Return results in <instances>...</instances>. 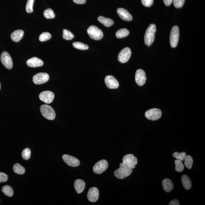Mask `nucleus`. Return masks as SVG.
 Returning <instances> with one entry per match:
<instances>
[{
	"instance_id": "obj_1",
	"label": "nucleus",
	"mask_w": 205,
	"mask_h": 205,
	"mask_svg": "<svg viewBox=\"0 0 205 205\" xmlns=\"http://www.w3.org/2000/svg\"><path fill=\"white\" fill-rule=\"evenodd\" d=\"M156 32V25L154 24L150 25L147 29L144 36V42L147 45L150 46L154 42Z\"/></svg>"
},
{
	"instance_id": "obj_2",
	"label": "nucleus",
	"mask_w": 205,
	"mask_h": 205,
	"mask_svg": "<svg viewBox=\"0 0 205 205\" xmlns=\"http://www.w3.org/2000/svg\"><path fill=\"white\" fill-rule=\"evenodd\" d=\"M132 172V169L125 167L121 163L119 168L114 172V174L118 179H122L130 176Z\"/></svg>"
},
{
	"instance_id": "obj_3",
	"label": "nucleus",
	"mask_w": 205,
	"mask_h": 205,
	"mask_svg": "<svg viewBox=\"0 0 205 205\" xmlns=\"http://www.w3.org/2000/svg\"><path fill=\"white\" fill-rule=\"evenodd\" d=\"M40 110L42 115L46 119L49 120H53L56 117V113L53 107L51 106L43 104L40 107Z\"/></svg>"
},
{
	"instance_id": "obj_4",
	"label": "nucleus",
	"mask_w": 205,
	"mask_h": 205,
	"mask_svg": "<svg viewBox=\"0 0 205 205\" xmlns=\"http://www.w3.org/2000/svg\"><path fill=\"white\" fill-rule=\"evenodd\" d=\"M87 32L90 37L94 40H101L104 36V34L101 30L94 25H91L88 28Z\"/></svg>"
},
{
	"instance_id": "obj_5",
	"label": "nucleus",
	"mask_w": 205,
	"mask_h": 205,
	"mask_svg": "<svg viewBox=\"0 0 205 205\" xmlns=\"http://www.w3.org/2000/svg\"><path fill=\"white\" fill-rule=\"evenodd\" d=\"M122 164L131 169H134L137 163V159L132 154L125 155L122 159Z\"/></svg>"
},
{
	"instance_id": "obj_6",
	"label": "nucleus",
	"mask_w": 205,
	"mask_h": 205,
	"mask_svg": "<svg viewBox=\"0 0 205 205\" xmlns=\"http://www.w3.org/2000/svg\"><path fill=\"white\" fill-rule=\"evenodd\" d=\"M179 38V29L177 25H175L171 29L170 35V43L172 47L177 46Z\"/></svg>"
},
{
	"instance_id": "obj_7",
	"label": "nucleus",
	"mask_w": 205,
	"mask_h": 205,
	"mask_svg": "<svg viewBox=\"0 0 205 205\" xmlns=\"http://www.w3.org/2000/svg\"><path fill=\"white\" fill-rule=\"evenodd\" d=\"M162 112L159 109H151L145 113V116L147 119L152 121H156L161 118Z\"/></svg>"
},
{
	"instance_id": "obj_8",
	"label": "nucleus",
	"mask_w": 205,
	"mask_h": 205,
	"mask_svg": "<svg viewBox=\"0 0 205 205\" xmlns=\"http://www.w3.org/2000/svg\"><path fill=\"white\" fill-rule=\"evenodd\" d=\"M1 62L6 68L8 69H11L13 66L12 59L11 56L8 52H3L1 56Z\"/></svg>"
},
{
	"instance_id": "obj_9",
	"label": "nucleus",
	"mask_w": 205,
	"mask_h": 205,
	"mask_svg": "<svg viewBox=\"0 0 205 205\" xmlns=\"http://www.w3.org/2000/svg\"><path fill=\"white\" fill-rule=\"evenodd\" d=\"M108 166L107 161L105 160H102L98 161L94 165L93 170L95 173L101 174L106 171Z\"/></svg>"
},
{
	"instance_id": "obj_10",
	"label": "nucleus",
	"mask_w": 205,
	"mask_h": 205,
	"mask_svg": "<svg viewBox=\"0 0 205 205\" xmlns=\"http://www.w3.org/2000/svg\"><path fill=\"white\" fill-rule=\"evenodd\" d=\"M131 49L126 47L120 52L118 55V60L122 63H125L129 60L131 57Z\"/></svg>"
},
{
	"instance_id": "obj_11",
	"label": "nucleus",
	"mask_w": 205,
	"mask_h": 205,
	"mask_svg": "<svg viewBox=\"0 0 205 205\" xmlns=\"http://www.w3.org/2000/svg\"><path fill=\"white\" fill-rule=\"evenodd\" d=\"M49 80V75L45 73H37L33 77V81L36 84H43L47 82Z\"/></svg>"
},
{
	"instance_id": "obj_12",
	"label": "nucleus",
	"mask_w": 205,
	"mask_h": 205,
	"mask_svg": "<svg viewBox=\"0 0 205 205\" xmlns=\"http://www.w3.org/2000/svg\"><path fill=\"white\" fill-rule=\"evenodd\" d=\"M41 101L46 104H49L53 101L55 98L54 94L51 91H45L41 92L39 95Z\"/></svg>"
},
{
	"instance_id": "obj_13",
	"label": "nucleus",
	"mask_w": 205,
	"mask_h": 205,
	"mask_svg": "<svg viewBox=\"0 0 205 205\" xmlns=\"http://www.w3.org/2000/svg\"><path fill=\"white\" fill-rule=\"evenodd\" d=\"M62 158L64 162L70 167H78L80 165V161L74 157L65 154L63 155Z\"/></svg>"
},
{
	"instance_id": "obj_14",
	"label": "nucleus",
	"mask_w": 205,
	"mask_h": 205,
	"mask_svg": "<svg viewBox=\"0 0 205 205\" xmlns=\"http://www.w3.org/2000/svg\"><path fill=\"white\" fill-rule=\"evenodd\" d=\"M104 81L106 86L109 89H117L119 87V82L113 76L108 75L106 76Z\"/></svg>"
},
{
	"instance_id": "obj_15",
	"label": "nucleus",
	"mask_w": 205,
	"mask_h": 205,
	"mask_svg": "<svg viewBox=\"0 0 205 205\" xmlns=\"http://www.w3.org/2000/svg\"><path fill=\"white\" fill-rule=\"evenodd\" d=\"M146 73L142 69L137 70L135 74V81L137 85L142 86L145 84L146 81Z\"/></svg>"
},
{
	"instance_id": "obj_16",
	"label": "nucleus",
	"mask_w": 205,
	"mask_h": 205,
	"mask_svg": "<svg viewBox=\"0 0 205 205\" xmlns=\"http://www.w3.org/2000/svg\"><path fill=\"white\" fill-rule=\"evenodd\" d=\"M99 197V191L96 187L90 188L88 191L87 197L88 200L92 203H95L98 200Z\"/></svg>"
},
{
	"instance_id": "obj_17",
	"label": "nucleus",
	"mask_w": 205,
	"mask_h": 205,
	"mask_svg": "<svg viewBox=\"0 0 205 205\" xmlns=\"http://www.w3.org/2000/svg\"><path fill=\"white\" fill-rule=\"evenodd\" d=\"M28 66L32 68L41 67L43 65V62L42 60L37 57H33L28 59L26 62Z\"/></svg>"
},
{
	"instance_id": "obj_18",
	"label": "nucleus",
	"mask_w": 205,
	"mask_h": 205,
	"mask_svg": "<svg viewBox=\"0 0 205 205\" xmlns=\"http://www.w3.org/2000/svg\"><path fill=\"white\" fill-rule=\"evenodd\" d=\"M117 13L119 17L123 20L131 21L132 20V16L127 10L123 8H119L117 10Z\"/></svg>"
},
{
	"instance_id": "obj_19",
	"label": "nucleus",
	"mask_w": 205,
	"mask_h": 205,
	"mask_svg": "<svg viewBox=\"0 0 205 205\" xmlns=\"http://www.w3.org/2000/svg\"><path fill=\"white\" fill-rule=\"evenodd\" d=\"M86 183L81 179H77L74 183V187L76 192L78 194L81 193L85 189Z\"/></svg>"
},
{
	"instance_id": "obj_20",
	"label": "nucleus",
	"mask_w": 205,
	"mask_h": 205,
	"mask_svg": "<svg viewBox=\"0 0 205 205\" xmlns=\"http://www.w3.org/2000/svg\"><path fill=\"white\" fill-rule=\"evenodd\" d=\"M24 34V31L22 30H17L12 33L10 37L13 41L17 42L21 39Z\"/></svg>"
},
{
	"instance_id": "obj_21",
	"label": "nucleus",
	"mask_w": 205,
	"mask_h": 205,
	"mask_svg": "<svg viewBox=\"0 0 205 205\" xmlns=\"http://www.w3.org/2000/svg\"><path fill=\"white\" fill-rule=\"evenodd\" d=\"M163 188L164 191L170 192L173 189L174 185L173 182L170 179H165L162 182Z\"/></svg>"
},
{
	"instance_id": "obj_22",
	"label": "nucleus",
	"mask_w": 205,
	"mask_h": 205,
	"mask_svg": "<svg viewBox=\"0 0 205 205\" xmlns=\"http://www.w3.org/2000/svg\"><path fill=\"white\" fill-rule=\"evenodd\" d=\"M181 181L182 185L185 189L189 190L192 187V183L189 177L186 175H184L182 176Z\"/></svg>"
},
{
	"instance_id": "obj_23",
	"label": "nucleus",
	"mask_w": 205,
	"mask_h": 205,
	"mask_svg": "<svg viewBox=\"0 0 205 205\" xmlns=\"http://www.w3.org/2000/svg\"><path fill=\"white\" fill-rule=\"evenodd\" d=\"M98 20L99 21L107 27H109L112 26L114 23V22L112 19L104 17L102 16H99Z\"/></svg>"
},
{
	"instance_id": "obj_24",
	"label": "nucleus",
	"mask_w": 205,
	"mask_h": 205,
	"mask_svg": "<svg viewBox=\"0 0 205 205\" xmlns=\"http://www.w3.org/2000/svg\"><path fill=\"white\" fill-rule=\"evenodd\" d=\"M13 171L15 173L18 174L22 175L25 173V169L20 164H15L13 166Z\"/></svg>"
},
{
	"instance_id": "obj_25",
	"label": "nucleus",
	"mask_w": 205,
	"mask_h": 205,
	"mask_svg": "<svg viewBox=\"0 0 205 205\" xmlns=\"http://www.w3.org/2000/svg\"><path fill=\"white\" fill-rule=\"evenodd\" d=\"M2 191L7 197H10L13 196V188L9 185H6L3 187L2 188Z\"/></svg>"
},
{
	"instance_id": "obj_26",
	"label": "nucleus",
	"mask_w": 205,
	"mask_h": 205,
	"mask_svg": "<svg viewBox=\"0 0 205 205\" xmlns=\"http://www.w3.org/2000/svg\"><path fill=\"white\" fill-rule=\"evenodd\" d=\"M129 34V31L125 28L118 30L116 33V36L117 38H121L127 37Z\"/></svg>"
},
{
	"instance_id": "obj_27",
	"label": "nucleus",
	"mask_w": 205,
	"mask_h": 205,
	"mask_svg": "<svg viewBox=\"0 0 205 205\" xmlns=\"http://www.w3.org/2000/svg\"><path fill=\"white\" fill-rule=\"evenodd\" d=\"M73 46L75 48L80 50H84L89 49V46L87 45L80 42H75L73 43Z\"/></svg>"
},
{
	"instance_id": "obj_28",
	"label": "nucleus",
	"mask_w": 205,
	"mask_h": 205,
	"mask_svg": "<svg viewBox=\"0 0 205 205\" xmlns=\"http://www.w3.org/2000/svg\"><path fill=\"white\" fill-rule=\"evenodd\" d=\"M184 164L185 167L188 169H191L192 167L193 160L192 157L190 155H187L184 159Z\"/></svg>"
},
{
	"instance_id": "obj_29",
	"label": "nucleus",
	"mask_w": 205,
	"mask_h": 205,
	"mask_svg": "<svg viewBox=\"0 0 205 205\" xmlns=\"http://www.w3.org/2000/svg\"><path fill=\"white\" fill-rule=\"evenodd\" d=\"M43 15L46 18L53 19L55 18V15L53 10L51 8H48L47 9L45 10L44 13H43Z\"/></svg>"
},
{
	"instance_id": "obj_30",
	"label": "nucleus",
	"mask_w": 205,
	"mask_h": 205,
	"mask_svg": "<svg viewBox=\"0 0 205 205\" xmlns=\"http://www.w3.org/2000/svg\"><path fill=\"white\" fill-rule=\"evenodd\" d=\"M63 38L66 40H71L74 38V35L69 31L66 29L63 30V34L62 35Z\"/></svg>"
},
{
	"instance_id": "obj_31",
	"label": "nucleus",
	"mask_w": 205,
	"mask_h": 205,
	"mask_svg": "<svg viewBox=\"0 0 205 205\" xmlns=\"http://www.w3.org/2000/svg\"><path fill=\"white\" fill-rule=\"evenodd\" d=\"M173 156L176 158V160L183 161L184 160L185 157L186 156V154L185 152L181 153L175 152L173 154Z\"/></svg>"
},
{
	"instance_id": "obj_32",
	"label": "nucleus",
	"mask_w": 205,
	"mask_h": 205,
	"mask_svg": "<svg viewBox=\"0 0 205 205\" xmlns=\"http://www.w3.org/2000/svg\"><path fill=\"white\" fill-rule=\"evenodd\" d=\"M175 164L176 165V170L178 172H181L183 171L184 170V165L182 161L179 160H176L175 161Z\"/></svg>"
},
{
	"instance_id": "obj_33",
	"label": "nucleus",
	"mask_w": 205,
	"mask_h": 205,
	"mask_svg": "<svg viewBox=\"0 0 205 205\" xmlns=\"http://www.w3.org/2000/svg\"><path fill=\"white\" fill-rule=\"evenodd\" d=\"M31 156V151L30 149L28 148L24 149L22 152V158L25 160H28L30 158Z\"/></svg>"
},
{
	"instance_id": "obj_34",
	"label": "nucleus",
	"mask_w": 205,
	"mask_h": 205,
	"mask_svg": "<svg viewBox=\"0 0 205 205\" xmlns=\"http://www.w3.org/2000/svg\"><path fill=\"white\" fill-rule=\"evenodd\" d=\"M51 37V34L49 33L44 32H43L40 35L39 40L40 41H45L50 39Z\"/></svg>"
},
{
	"instance_id": "obj_35",
	"label": "nucleus",
	"mask_w": 205,
	"mask_h": 205,
	"mask_svg": "<svg viewBox=\"0 0 205 205\" xmlns=\"http://www.w3.org/2000/svg\"><path fill=\"white\" fill-rule=\"evenodd\" d=\"M34 0H28L27 3L25 10L28 13H32L33 12V5Z\"/></svg>"
},
{
	"instance_id": "obj_36",
	"label": "nucleus",
	"mask_w": 205,
	"mask_h": 205,
	"mask_svg": "<svg viewBox=\"0 0 205 205\" xmlns=\"http://www.w3.org/2000/svg\"><path fill=\"white\" fill-rule=\"evenodd\" d=\"M173 1L174 6L176 8H179L183 6L185 0H173Z\"/></svg>"
},
{
	"instance_id": "obj_37",
	"label": "nucleus",
	"mask_w": 205,
	"mask_h": 205,
	"mask_svg": "<svg viewBox=\"0 0 205 205\" xmlns=\"http://www.w3.org/2000/svg\"><path fill=\"white\" fill-rule=\"evenodd\" d=\"M8 180V175L5 173L0 172V183L7 182Z\"/></svg>"
},
{
	"instance_id": "obj_38",
	"label": "nucleus",
	"mask_w": 205,
	"mask_h": 205,
	"mask_svg": "<svg viewBox=\"0 0 205 205\" xmlns=\"http://www.w3.org/2000/svg\"><path fill=\"white\" fill-rule=\"evenodd\" d=\"M142 4L145 6L150 7L154 3V0H141Z\"/></svg>"
},
{
	"instance_id": "obj_39",
	"label": "nucleus",
	"mask_w": 205,
	"mask_h": 205,
	"mask_svg": "<svg viewBox=\"0 0 205 205\" xmlns=\"http://www.w3.org/2000/svg\"><path fill=\"white\" fill-rule=\"evenodd\" d=\"M180 204L179 200L176 199L172 200L169 204V205H179Z\"/></svg>"
},
{
	"instance_id": "obj_40",
	"label": "nucleus",
	"mask_w": 205,
	"mask_h": 205,
	"mask_svg": "<svg viewBox=\"0 0 205 205\" xmlns=\"http://www.w3.org/2000/svg\"><path fill=\"white\" fill-rule=\"evenodd\" d=\"M75 3L79 4H84L86 2V0H73Z\"/></svg>"
},
{
	"instance_id": "obj_41",
	"label": "nucleus",
	"mask_w": 205,
	"mask_h": 205,
	"mask_svg": "<svg viewBox=\"0 0 205 205\" xmlns=\"http://www.w3.org/2000/svg\"><path fill=\"white\" fill-rule=\"evenodd\" d=\"M173 0H164V4L167 6H170L171 5Z\"/></svg>"
},
{
	"instance_id": "obj_42",
	"label": "nucleus",
	"mask_w": 205,
	"mask_h": 205,
	"mask_svg": "<svg viewBox=\"0 0 205 205\" xmlns=\"http://www.w3.org/2000/svg\"><path fill=\"white\" fill-rule=\"evenodd\" d=\"M1 89V83H0V90Z\"/></svg>"
}]
</instances>
